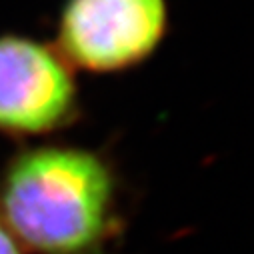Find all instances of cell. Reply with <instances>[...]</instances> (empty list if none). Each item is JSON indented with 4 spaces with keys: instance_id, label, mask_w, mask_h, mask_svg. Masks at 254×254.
I'll use <instances>...</instances> for the list:
<instances>
[{
    "instance_id": "obj_1",
    "label": "cell",
    "mask_w": 254,
    "mask_h": 254,
    "mask_svg": "<svg viewBox=\"0 0 254 254\" xmlns=\"http://www.w3.org/2000/svg\"><path fill=\"white\" fill-rule=\"evenodd\" d=\"M126 192L108 150L54 138L0 166V218L26 254H122Z\"/></svg>"
},
{
    "instance_id": "obj_2",
    "label": "cell",
    "mask_w": 254,
    "mask_h": 254,
    "mask_svg": "<svg viewBox=\"0 0 254 254\" xmlns=\"http://www.w3.org/2000/svg\"><path fill=\"white\" fill-rule=\"evenodd\" d=\"M82 114L76 70L52 42L0 34V136L20 144L52 140Z\"/></svg>"
},
{
    "instance_id": "obj_3",
    "label": "cell",
    "mask_w": 254,
    "mask_h": 254,
    "mask_svg": "<svg viewBox=\"0 0 254 254\" xmlns=\"http://www.w3.org/2000/svg\"><path fill=\"white\" fill-rule=\"evenodd\" d=\"M168 32V0H62L52 44L74 70L122 74L148 62Z\"/></svg>"
},
{
    "instance_id": "obj_4",
    "label": "cell",
    "mask_w": 254,
    "mask_h": 254,
    "mask_svg": "<svg viewBox=\"0 0 254 254\" xmlns=\"http://www.w3.org/2000/svg\"><path fill=\"white\" fill-rule=\"evenodd\" d=\"M0 254H26L2 218H0Z\"/></svg>"
}]
</instances>
